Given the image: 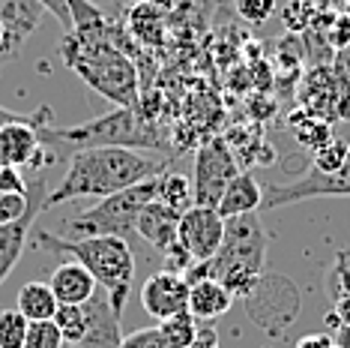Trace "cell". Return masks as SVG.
Returning a JSON list of instances; mask_svg holds the SVG:
<instances>
[{"mask_svg": "<svg viewBox=\"0 0 350 348\" xmlns=\"http://www.w3.org/2000/svg\"><path fill=\"white\" fill-rule=\"evenodd\" d=\"M165 171V162L144 156L132 147H90L75 150L66 174L49 192L45 208L75 199H105L126 186L150 180Z\"/></svg>", "mask_w": 350, "mask_h": 348, "instance_id": "cell-1", "label": "cell"}, {"mask_svg": "<svg viewBox=\"0 0 350 348\" xmlns=\"http://www.w3.org/2000/svg\"><path fill=\"white\" fill-rule=\"evenodd\" d=\"M60 58L81 82L96 90L102 99L114 102L117 108H135L141 102V75L132 54H126L111 39L78 36L66 30L60 42Z\"/></svg>", "mask_w": 350, "mask_h": 348, "instance_id": "cell-2", "label": "cell"}, {"mask_svg": "<svg viewBox=\"0 0 350 348\" xmlns=\"http://www.w3.org/2000/svg\"><path fill=\"white\" fill-rule=\"evenodd\" d=\"M33 247L84 264L93 279H96V286L102 291H108L114 310L123 312L126 297L132 291V279H135V252L126 237L96 234V237H78V240H72V237H60L39 228L33 234Z\"/></svg>", "mask_w": 350, "mask_h": 348, "instance_id": "cell-3", "label": "cell"}, {"mask_svg": "<svg viewBox=\"0 0 350 348\" xmlns=\"http://www.w3.org/2000/svg\"><path fill=\"white\" fill-rule=\"evenodd\" d=\"M42 141L49 147H66L69 153H75V150H90V147H132V150L165 147V141L156 132V126L150 121H144L141 105L114 108V112L93 117V121H87V123L69 126V129L45 126Z\"/></svg>", "mask_w": 350, "mask_h": 348, "instance_id": "cell-4", "label": "cell"}, {"mask_svg": "<svg viewBox=\"0 0 350 348\" xmlns=\"http://www.w3.org/2000/svg\"><path fill=\"white\" fill-rule=\"evenodd\" d=\"M156 177L141 180V184H135V186H126L114 195H105V199H99L84 213L66 219L69 237H72V240H78V237H96V234L132 237L138 213L144 210L150 201H156Z\"/></svg>", "mask_w": 350, "mask_h": 348, "instance_id": "cell-5", "label": "cell"}, {"mask_svg": "<svg viewBox=\"0 0 350 348\" xmlns=\"http://www.w3.org/2000/svg\"><path fill=\"white\" fill-rule=\"evenodd\" d=\"M237 264V267H249V271L264 276L267 264V232L260 225L258 213H243V216H230L225 219V240L221 249L210 258V271L213 279L221 267Z\"/></svg>", "mask_w": 350, "mask_h": 348, "instance_id": "cell-6", "label": "cell"}, {"mask_svg": "<svg viewBox=\"0 0 350 348\" xmlns=\"http://www.w3.org/2000/svg\"><path fill=\"white\" fill-rule=\"evenodd\" d=\"M341 195H350V156L332 174H321L312 169L302 174V177L291 180V184H267L260 210L288 208V204L312 201V199H341Z\"/></svg>", "mask_w": 350, "mask_h": 348, "instance_id": "cell-7", "label": "cell"}, {"mask_svg": "<svg viewBox=\"0 0 350 348\" xmlns=\"http://www.w3.org/2000/svg\"><path fill=\"white\" fill-rule=\"evenodd\" d=\"M240 174L237 156L225 138H213L195 153V171H192V192L195 204L201 208H216L221 192L230 180Z\"/></svg>", "mask_w": 350, "mask_h": 348, "instance_id": "cell-8", "label": "cell"}, {"mask_svg": "<svg viewBox=\"0 0 350 348\" xmlns=\"http://www.w3.org/2000/svg\"><path fill=\"white\" fill-rule=\"evenodd\" d=\"M299 108L321 121H347L350 117V82L336 66H317L306 75L299 90Z\"/></svg>", "mask_w": 350, "mask_h": 348, "instance_id": "cell-9", "label": "cell"}, {"mask_svg": "<svg viewBox=\"0 0 350 348\" xmlns=\"http://www.w3.org/2000/svg\"><path fill=\"white\" fill-rule=\"evenodd\" d=\"M49 174H27V195H30V208L21 219L15 223H3L0 225V282L6 279L18 258L25 256V247H27V237H30V228H33L36 216L45 210V199H49Z\"/></svg>", "mask_w": 350, "mask_h": 348, "instance_id": "cell-10", "label": "cell"}, {"mask_svg": "<svg viewBox=\"0 0 350 348\" xmlns=\"http://www.w3.org/2000/svg\"><path fill=\"white\" fill-rule=\"evenodd\" d=\"M177 240H180V247L192 256V261H206L221 249V240H225V219L219 216L216 208L192 204L186 213H180Z\"/></svg>", "mask_w": 350, "mask_h": 348, "instance_id": "cell-11", "label": "cell"}, {"mask_svg": "<svg viewBox=\"0 0 350 348\" xmlns=\"http://www.w3.org/2000/svg\"><path fill=\"white\" fill-rule=\"evenodd\" d=\"M54 112L49 105H39L33 114H27L25 121L6 123L0 129V165H15L25 169L33 156V150L42 145V129L51 126Z\"/></svg>", "mask_w": 350, "mask_h": 348, "instance_id": "cell-12", "label": "cell"}, {"mask_svg": "<svg viewBox=\"0 0 350 348\" xmlns=\"http://www.w3.org/2000/svg\"><path fill=\"white\" fill-rule=\"evenodd\" d=\"M141 306L153 315L156 321L174 319L180 312H189V282L183 273L159 271L141 288Z\"/></svg>", "mask_w": 350, "mask_h": 348, "instance_id": "cell-13", "label": "cell"}, {"mask_svg": "<svg viewBox=\"0 0 350 348\" xmlns=\"http://www.w3.org/2000/svg\"><path fill=\"white\" fill-rule=\"evenodd\" d=\"M84 306V315H87V330H84V339L78 343V348H120L123 343V327H120V310H114L111 303L108 291L96 288Z\"/></svg>", "mask_w": 350, "mask_h": 348, "instance_id": "cell-14", "label": "cell"}, {"mask_svg": "<svg viewBox=\"0 0 350 348\" xmlns=\"http://www.w3.org/2000/svg\"><path fill=\"white\" fill-rule=\"evenodd\" d=\"M177 225H180V213L165 208L162 201H150L147 208L138 213V219H135V234L165 256V252L177 243Z\"/></svg>", "mask_w": 350, "mask_h": 348, "instance_id": "cell-15", "label": "cell"}, {"mask_svg": "<svg viewBox=\"0 0 350 348\" xmlns=\"http://www.w3.org/2000/svg\"><path fill=\"white\" fill-rule=\"evenodd\" d=\"M49 286L54 291V297L60 300V303H72V306H81L87 303L93 295H96V279L90 276L84 264H78V261H63V264L54 267Z\"/></svg>", "mask_w": 350, "mask_h": 348, "instance_id": "cell-16", "label": "cell"}, {"mask_svg": "<svg viewBox=\"0 0 350 348\" xmlns=\"http://www.w3.org/2000/svg\"><path fill=\"white\" fill-rule=\"evenodd\" d=\"M45 6L39 0H0V25L12 36L15 45L25 49V42L39 30L45 18Z\"/></svg>", "mask_w": 350, "mask_h": 348, "instance_id": "cell-17", "label": "cell"}, {"mask_svg": "<svg viewBox=\"0 0 350 348\" xmlns=\"http://www.w3.org/2000/svg\"><path fill=\"white\" fill-rule=\"evenodd\" d=\"M260 201H264V186L258 184L254 174L240 171L225 186V192H221L216 210H219L221 219H230V216H243V213H258Z\"/></svg>", "mask_w": 350, "mask_h": 348, "instance_id": "cell-18", "label": "cell"}, {"mask_svg": "<svg viewBox=\"0 0 350 348\" xmlns=\"http://www.w3.org/2000/svg\"><path fill=\"white\" fill-rule=\"evenodd\" d=\"M230 306H234V295L219 279H198L189 286V312L198 319V324H213Z\"/></svg>", "mask_w": 350, "mask_h": 348, "instance_id": "cell-19", "label": "cell"}, {"mask_svg": "<svg viewBox=\"0 0 350 348\" xmlns=\"http://www.w3.org/2000/svg\"><path fill=\"white\" fill-rule=\"evenodd\" d=\"M57 306H60V300L54 297L49 282H27L18 291V306L15 310L25 315L27 321H49L54 319Z\"/></svg>", "mask_w": 350, "mask_h": 348, "instance_id": "cell-20", "label": "cell"}, {"mask_svg": "<svg viewBox=\"0 0 350 348\" xmlns=\"http://www.w3.org/2000/svg\"><path fill=\"white\" fill-rule=\"evenodd\" d=\"M156 201H162L174 213H186L195 204L192 177H186L180 171H162L156 177Z\"/></svg>", "mask_w": 350, "mask_h": 348, "instance_id": "cell-21", "label": "cell"}, {"mask_svg": "<svg viewBox=\"0 0 350 348\" xmlns=\"http://www.w3.org/2000/svg\"><path fill=\"white\" fill-rule=\"evenodd\" d=\"M291 129H293V138L308 150H321L323 145H329V141L336 138L332 136L329 121H321V117L308 114L306 108H299V112L291 114Z\"/></svg>", "mask_w": 350, "mask_h": 348, "instance_id": "cell-22", "label": "cell"}, {"mask_svg": "<svg viewBox=\"0 0 350 348\" xmlns=\"http://www.w3.org/2000/svg\"><path fill=\"white\" fill-rule=\"evenodd\" d=\"M162 27H165L162 12H159V6L153 0L138 3L129 12V30L138 39H144V42H162Z\"/></svg>", "mask_w": 350, "mask_h": 348, "instance_id": "cell-23", "label": "cell"}, {"mask_svg": "<svg viewBox=\"0 0 350 348\" xmlns=\"http://www.w3.org/2000/svg\"><path fill=\"white\" fill-rule=\"evenodd\" d=\"M54 324H57L63 343H72L78 345L84 339V330H87V315H84V306H72V303H60L57 312H54Z\"/></svg>", "mask_w": 350, "mask_h": 348, "instance_id": "cell-24", "label": "cell"}, {"mask_svg": "<svg viewBox=\"0 0 350 348\" xmlns=\"http://www.w3.org/2000/svg\"><path fill=\"white\" fill-rule=\"evenodd\" d=\"M159 330H162L165 339H168L174 348H189L198 334V319L192 312H180V315H174V319L159 321Z\"/></svg>", "mask_w": 350, "mask_h": 348, "instance_id": "cell-25", "label": "cell"}, {"mask_svg": "<svg viewBox=\"0 0 350 348\" xmlns=\"http://www.w3.org/2000/svg\"><path fill=\"white\" fill-rule=\"evenodd\" d=\"M30 321L18 310H3L0 312V348H25Z\"/></svg>", "mask_w": 350, "mask_h": 348, "instance_id": "cell-26", "label": "cell"}, {"mask_svg": "<svg viewBox=\"0 0 350 348\" xmlns=\"http://www.w3.org/2000/svg\"><path fill=\"white\" fill-rule=\"evenodd\" d=\"M347 156H350V145L345 138H332L329 145H323L321 150H314V165L312 169L314 171H321V174H332V171H338L341 165L347 162Z\"/></svg>", "mask_w": 350, "mask_h": 348, "instance_id": "cell-27", "label": "cell"}, {"mask_svg": "<svg viewBox=\"0 0 350 348\" xmlns=\"http://www.w3.org/2000/svg\"><path fill=\"white\" fill-rule=\"evenodd\" d=\"M25 348H63V336H60L57 324L51 319L49 321H30L27 336H25Z\"/></svg>", "mask_w": 350, "mask_h": 348, "instance_id": "cell-28", "label": "cell"}, {"mask_svg": "<svg viewBox=\"0 0 350 348\" xmlns=\"http://www.w3.org/2000/svg\"><path fill=\"white\" fill-rule=\"evenodd\" d=\"M237 15L249 25H267L269 18L275 15V0H234Z\"/></svg>", "mask_w": 350, "mask_h": 348, "instance_id": "cell-29", "label": "cell"}, {"mask_svg": "<svg viewBox=\"0 0 350 348\" xmlns=\"http://www.w3.org/2000/svg\"><path fill=\"white\" fill-rule=\"evenodd\" d=\"M120 348H174V345L165 339V334L156 324V327H144V330H135V334L123 336Z\"/></svg>", "mask_w": 350, "mask_h": 348, "instance_id": "cell-30", "label": "cell"}, {"mask_svg": "<svg viewBox=\"0 0 350 348\" xmlns=\"http://www.w3.org/2000/svg\"><path fill=\"white\" fill-rule=\"evenodd\" d=\"M30 208V195L21 192V195H0V225L3 223H15V219H21Z\"/></svg>", "mask_w": 350, "mask_h": 348, "instance_id": "cell-31", "label": "cell"}, {"mask_svg": "<svg viewBox=\"0 0 350 348\" xmlns=\"http://www.w3.org/2000/svg\"><path fill=\"white\" fill-rule=\"evenodd\" d=\"M21 195L27 192V174L15 165H0V195Z\"/></svg>", "mask_w": 350, "mask_h": 348, "instance_id": "cell-32", "label": "cell"}, {"mask_svg": "<svg viewBox=\"0 0 350 348\" xmlns=\"http://www.w3.org/2000/svg\"><path fill=\"white\" fill-rule=\"evenodd\" d=\"M338 279H341V291H345V295L338 297V310L345 312L350 321V249L338 252Z\"/></svg>", "mask_w": 350, "mask_h": 348, "instance_id": "cell-33", "label": "cell"}, {"mask_svg": "<svg viewBox=\"0 0 350 348\" xmlns=\"http://www.w3.org/2000/svg\"><path fill=\"white\" fill-rule=\"evenodd\" d=\"M54 18L63 25V30H72V12H69V0H39Z\"/></svg>", "mask_w": 350, "mask_h": 348, "instance_id": "cell-34", "label": "cell"}, {"mask_svg": "<svg viewBox=\"0 0 350 348\" xmlns=\"http://www.w3.org/2000/svg\"><path fill=\"white\" fill-rule=\"evenodd\" d=\"M189 348H221L216 327H213V324H198V334Z\"/></svg>", "mask_w": 350, "mask_h": 348, "instance_id": "cell-35", "label": "cell"}, {"mask_svg": "<svg viewBox=\"0 0 350 348\" xmlns=\"http://www.w3.org/2000/svg\"><path fill=\"white\" fill-rule=\"evenodd\" d=\"M284 25L293 27V30H302V25H306V21H302V3H299V0L284 10Z\"/></svg>", "mask_w": 350, "mask_h": 348, "instance_id": "cell-36", "label": "cell"}, {"mask_svg": "<svg viewBox=\"0 0 350 348\" xmlns=\"http://www.w3.org/2000/svg\"><path fill=\"white\" fill-rule=\"evenodd\" d=\"M336 69H338V73H341V75H345L347 82H350V42H347L345 49L338 51V58H336Z\"/></svg>", "mask_w": 350, "mask_h": 348, "instance_id": "cell-37", "label": "cell"}, {"mask_svg": "<svg viewBox=\"0 0 350 348\" xmlns=\"http://www.w3.org/2000/svg\"><path fill=\"white\" fill-rule=\"evenodd\" d=\"M27 114H21V112H12V108H6V105H0V129H3L6 123H15V121H25Z\"/></svg>", "mask_w": 350, "mask_h": 348, "instance_id": "cell-38", "label": "cell"}, {"mask_svg": "<svg viewBox=\"0 0 350 348\" xmlns=\"http://www.w3.org/2000/svg\"><path fill=\"white\" fill-rule=\"evenodd\" d=\"M299 348H332V343H329V336H306L299 343Z\"/></svg>", "mask_w": 350, "mask_h": 348, "instance_id": "cell-39", "label": "cell"}, {"mask_svg": "<svg viewBox=\"0 0 350 348\" xmlns=\"http://www.w3.org/2000/svg\"><path fill=\"white\" fill-rule=\"evenodd\" d=\"M63 348H78V345H72V343H63Z\"/></svg>", "mask_w": 350, "mask_h": 348, "instance_id": "cell-40", "label": "cell"}]
</instances>
